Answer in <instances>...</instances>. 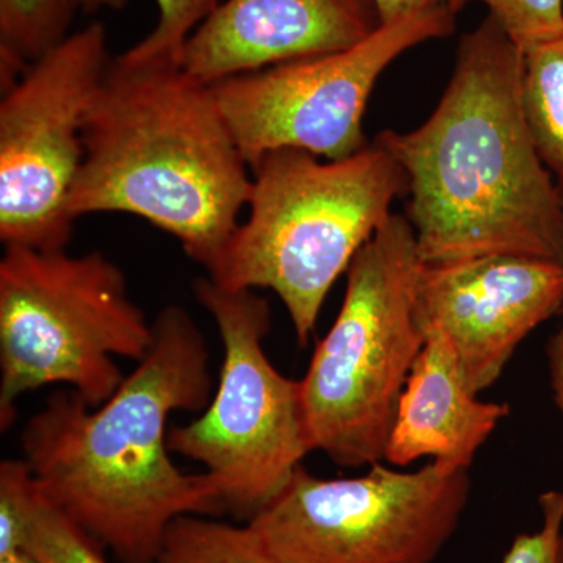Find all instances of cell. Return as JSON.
Instances as JSON below:
<instances>
[{
	"label": "cell",
	"instance_id": "e0dca14e",
	"mask_svg": "<svg viewBox=\"0 0 563 563\" xmlns=\"http://www.w3.org/2000/svg\"><path fill=\"white\" fill-rule=\"evenodd\" d=\"M40 490V488H38ZM103 544L58 507L38 495L22 551L35 563H109Z\"/></svg>",
	"mask_w": 563,
	"mask_h": 563
},
{
	"label": "cell",
	"instance_id": "7c38bea8",
	"mask_svg": "<svg viewBox=\"0 0 563 563\" xmlns=\"http://www.w3.org/2000/svg\"><path fill=\"white\" fill-rule=\"evenodd\" d=\"M380 25L374 0H224L185 43L180 68L214 85L351 49Z\"/></svg>",
	"mask_w": 563,
	"mask_h": 563
},
{
	"label": "cell",
	"instance_id": "30bf717a",
	"mask_svg": "<svg viewBox=\"0 0 563 563\" xmlns=\"http://www.w3.org/2000/svg\"><path fill=\"white\" fill-rule=\"evenodd\" d=\"M111 62L109 33L91 22L29 66L0 101V240L66 250L69 192L84 163L88 113Z\"/></svg>",
	"mask_w": 563,
	"mask_h": 563
},
{
	"label": "cell",
	"instance_id": "7402d4cb",
	"mask_svg": "<svg viewBox=\"0 0 563 563\" xmlns=\"http://www.w3.org/2000/svg\"><path fill=\"white\" fill-rule=\"evenodd\" d=\"M470 0H374L377 13H379L380 22H390L398 20L404 14L413 13L432 7L444 5L455 14L465 9Z\"/></svg>",
	"mask_w": 563,
	"mask_h": 563
},
{
	"label": "cell",
	"instance_id": "d6986e66",
	"mask_svg": "<svg viewBox=\"0 0 563 563\" xmlns=\"http://www.w3.org/2000/svg\"><path fill=\"white\" fill-rule=\"evenodd\" d=\"M509 38L529 52L563 36V0H481Z\"/></svg>",
	"mask_w": 563,
	"mask_h": 563
},
{
	"label": "cell",
	"instance_id": "ba28073f",
	"mask_svg": "<svg viewBox=\"0 0 563 563\" xmlns=\"http://www.w3.org/2000/svg\"><path fill=\"white\" fill-rule=\"evenodd\" d=\"M470 495V470L443 462L415 472L379 462L343 479H321L301 465L247 525L284 563H433Z\"/></svg>",
	"mask_w": 563,
	"mask_h": 563
},
{
	"label": "cell",
	"instance_id": "9c48e42d",
	"mask_svg": "<svg viewBox=\"0 0 563 563\" xmlns=\"http://www.w3.org/2000/svg\"><path fill=\"white\" fill-rule=\"evenodd\" d=\"M448 7L413 11L385 22L351 49L302 58L210 85L244 162L254 168L268 152L301 150L342 161L368 146L363 114L384 70L404 52L448 38Z\"/></svg>",
	"mask_w": 563,
	"mask_h": 563
},
{
	"label": "cell",
	"instance_id": "484cf974",
	"mask_svg": "<svg viewBox=\"0 0 563 563\" xmlns=\"http://www.w3.org/2000/svg\"><path fill=\"white\" fill-rule=\"evenodd\" d=\"M555 563H563V532L561 536V540H559L558 561H555Z\"/></svg>",
	"mask_w": 563,
	"mask_h": 563
},
{
	"label": "cell",
	"instance_id": "6da1fadb",
	"mask_svg": "<svg viewBox=\"0 0 563 563\" xmlns=\"http://www.w3.org/2000/svg\"><path fill=\"white\" fill-rule=\"evenodd\" d=\"M152 324L151 351L106 402L90 407L76 391H55L21 433L43 498L121 563H157L184 515L224 514L209 474L184 473L169 457V417L202 412L211 399L206 339L179 306Z\"/></svg>",
	"mask_w": 563,
	"mask_h": 563
},
{
	"label": "cell",
	"instance_id": "44dd1931",
	"mask_svg": "<svg viewBox=\"0 0 563 563\" xmlns=\"http://www.w3.org/2000/svg\"><path fill=\"white\" fill-rule=\"evenodd\" d=\"M542 526L533 533H520L503 563H555L563 532V492L550 490L539 498Z\"/></svg>",
	"mask_w": 563,
	"mask_h": 563
},
{
	"label": "cell",
	"instance_id": "cb8c5ba5",
	"mask_svg": "<svg viewBox=\"0 0 563 563\" xmlns=\"http://www.w3.org/2000/svg\"><path fill=\"white\" fill-rule=\"evenodd\" d=\"M79 10L91 14L99 10L120 11L128 5L129 0H76Z\"/></svg>",
	"mask_w": 563,
	"mask_h": 563
},
{
	"label": "cell",
	"instance_id": "4fadbf2b",
	"mask_svg": "<svg viewBox=\"0 0 563 563\" xmlns=\"http://www.w3.org/2000/svg\"><path fill=\"white\" fill-rule=\"evenodd\" d=\"M509 413L507 404L477 398L466 383L453 344L442 332L428 331L399 398L384 461L406 466L431 457L470 470Z\"/></svg>",
	"mask_w": 563,
	"mask_h": 563
},
{
	"label": "cell",
	"instance_id": "5b68a950",
	"mask_svg": "<svg viewBox=\"0 0 563 563\" xmlns=\"http://www.w3.org/2000/svg\"><path fill=\"white\" fill-rule=\"evenodd\" d=\"M412 224L391 213L352 261L339 317L299 380L310 453L344 468L384 461L396 409L426 343Z\"/></svg>",
	"mask_w": 563,
	"mask_h": 563
},
{
	"label": "cell",
	"instance_id": "603a6c76",
	"mask_svg": "<svg viewBox=\"0 0 563 563\" xmlns=\"http://www.w3.org/2000/svg\"><path fill=\"white\" fill-rule=\"evenodd\" d=\"M547 361L554 402L563 420V325L547 344Z\"/></svg>",
	"mask_w": 563,
	"mask_h": 563
},
{
	"label": "cell",
	"instance_id": "9a60e30c",
	"mask_svg": "<svg viewBox=\"0 0 563 563\" xmlns=\"http://www.w3.org/2000/svg\"><path fill=\"white\" fill-rule=\"evenodd\" d=\"M521 90L540 157L563 179V36L526 52Z\"/></svg>",
	"mask_w": 563,
	"mask_h": 563
},
{
	"label": "cell",
	"instance_id": "2e32d148",
	"mask_svg": "<svg viewBox=\"0 0 563 563\" xmlns=\"http://www.w3.org/2000/svg\"><path fill=\"white\" fill-rule=\"evenodd\" d=\"M157 563H284L269 553L251 526L184 515L166 531Z\"/></svg>",
	"mask_w": 563,
	"mask_h": 563
},
{
	"label": "cell",
	"instance_id": "4316f807",
	"mask_svg": "<svg viewBox=\"0 0 563 563\" xmlns=\"http://www.w3.org/2000/svg\"><path fill=\"white\" fill-rule=\"evenodd\" d=\"M559 195H561L562 211H563V179H558ZM563 313V310H562Z\"/></svg>",
	"mask_w": 563,
	"mask_h": 563
},
{
	"label": "cell",
	"instance_id": "277c9868",
	"mask_svg": "<svg viewBox=\"0 0 563 563\" xmlns=\"http://www.w3.org/2000/svg\"><path fill=\"white\" fill-rule=\"evenodd\" d=\"M252 173L250 217L209 277L231 290L276 292L303 346L335 282L406 195L407 176L376 140L342 161L285 147Z\"/></svg>",
	"mask_w": 563,
	"mask_h": 563
},
{
	"label": "cell",
	"instance_id": "d4e9b609",
	"mask_svg": "<svg viewBox=\"0 0 563 563\" xmlns=\"http://www.w3.org/2000/svg\"><path fill=\"white\" fill-rule=\"evenodd\" d=\"M0 563H35L29 558L24 551H20V553H13L5 555V558H0Z\"/></svg>",
	"mask_w": 563,
	"mask_h": 563
},
{
	"label": "cell",
	"instance_id": "3957f363",
	"mask_svg": "<svg viewBox=\"0 0 563 563\" xmlns=\"http://www.w3.org/2000/svg\"><path fill=\"white\" fill-rule=\"evenodd\" d=\"M84 146L70 220L135 214L213 269L250 203L252 176L210 85L180 65L118 55L85 122Z\"/></svg>",
	"mask_w": 563,
	"mask_h": 563
},
{
	"label": "cell",
	"instance_id": "ffe728a7",
	"mask_svg": "<svg viewBox=\"0 0 563 563\" xmlns=\"http://www.w3.org/2000/svg\"><path fill=\"white\" fill-rule=\"evenodd\" d=\"M38 495V484L24 459L0 463V558L22 551Z\"/></svg>",
	"mask_w": 563,
	"mask_h": 563
},
{
	"label": "cell",
	"instance_id": "5bb4252c",
	"mask_svg": "<svg viewBox=\"0 0 563 563\" xmlns=\"http://www.w3.org/2000/svg\"><path fill=\"white\" fill-rule=\"evenodd\" d=\"M76 0H0V85L10 90L29 66L73 33Z\"/></svg>",
	"mask_w": 563,
	"mask_h": 563
},
{
	"label": "cell",
	"instance_id": "52a82bcc",
	"mask_svg": "<svg viewBox=\"0 0 563 563\" xmlns=\"http://www.w3.org/2000/svg\"><path fill=\"white\" fill-rule=\"evenodd\" d=\"M192 292L220 333V385L195 421L169 429L172 453L202 463L224 514L250 523L276 498L310 453L299 380L266 357L272 307L254 290L199 277Z\"/></svg>",
	"mask_w": 563,
	"mask_h": 563
},
{
	"label": "cell",
	"instance_id": "8fae6325",
	"mask_svg": "<svg viewBox=\"0 0 563 563\" xmlns=\"http://www.w3.org/2000/svg\"><path fill=\"white\" fill-rule=\"evenodd\" d=\"M563 310V263L490 255L421 263L417 312L424 332L453 344L476 395L501 377L515 351Z\"/></svg>",
	"mask_w": 563,
	"mask_h": 563
},
{
	"label": "cell",
	"instance_id": "7a4b0ae2",
	"mask_svg": "<svg viewBox=\"0 0 563 563\" xmlns=\"http://www.w3.org/2000/svg\"><path fill=\"white\" fill-rule=\"evenodd\" d=\"M525 52L490 14L459 41L431 118L376 136L407 176L406 218L422 263L518 255L563 263L558 181L523 103Z\"/></svg>",
	"mask_w": 563,
	"mask_h": 563
},
{
	"label": "cell",
	"instance_id": "ac0fdd59",
	"mask_svg": "<svg viewBox=\"0 0 563 563\" xmlns=\"http://www.w3.org/2000/svg\"><path fill=\"white\" fill-rule=\"evenodd\" d=\"M224 0H155L157 22L143 40L122 52L121 60L133 65H180L181 51L192 32Z\"/></svg>",
	"mask_w": 563,
	"mask_h": 563
},
{
	"label": "cell",
	"instance_id": "8992f818",
	"mask_svg": "<svg viewBox=\"0 0 563 563\" xmlns=\"http://www.w3.org/2000/svg\"><path fill=\"white\" fill-rule=\"evenodd\" d=\"M154 324L129 296L120 266L101 251L69 255L5 246L0 261V428L16 401L65 385L98 407L124 383L114 357L140 362Z\"/></svg>",
	"mask_w": 563,
	"mask_h": 563
}]
</instances>
